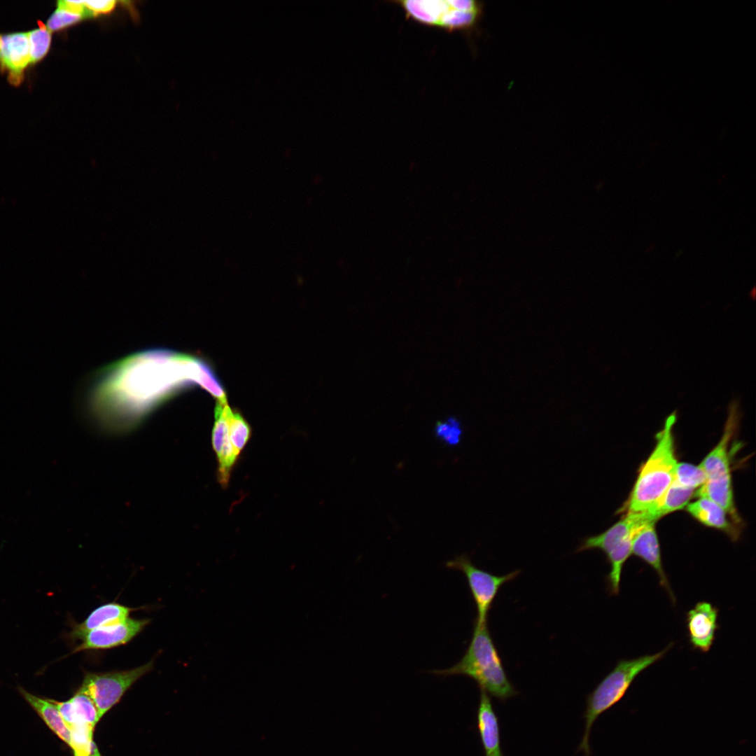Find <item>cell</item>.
Returning <instances> with one entry per match:
<instances>
[{"mask_svg": "<svg viewBox=\"0 0 756 756\" xmlns=\"http://www.w3.org/2000/svg\"><path fill=\"white\" fill-rule=\"evenodd\" d=\"M445 565L465 575L477 610L474 624L478 626L487 624L489 612L500 588L520 573L517 570L505 575L491 574L476 567L465 554L447 561Z\"/></svg>", "mask_w": 756, "mask_h": 756, "instance_id": "obj_8", "label": "cell"}, {"mask_svg": "<svg viewBox=\"0 0 756 756\" xmlns=\"http://www.w3.org/2000/svg\"><path fill=\"white\" fill-rule=\"evenodd\" d=\"M736 403H732L724 433L717 445L699 464L706 475V480L732 479L729 444L738 424Z\"/></svg>", "mask_w": 756, "mask_h": 756, "instance_id": "obj_12", "label": "cell"}, {"mask_svg": "<svg viewBox=\"0 0 756 756\" xmlns=\"http://www.w3.org/2000/svg\"><path fill=\"white\" fill-rule=\"evenodd\" d=\"M447 422L449 423V426L441 438L447 444L456 445L459 442L460 436L462 433L459 427V423L453 418H450Z\"/></svg>", "mask_w": 756, "mask_h": 756, "instance_id": "obj_26", "label": "cell"}, {"mask_svg": "<svg viewBox=\"0 0 756 756\" xmlns=\"http://www.w3.org/2000/svg\"><path fill=\"white\" fill-rule=\"evenodd\" d=\"M407 19L449 32L471 31L482 20L484 5L475 0L393 1Z\"/></svg>", "mask_w": 756, "mask_h": 756, "instance_id": "obj_5", "label": "cell"}, {"mask_svg": "<svg viewBox=\"0 0 756 756\" xmlns=\"http://www.w3.org/2000/svg\"><path fill=\"white\" fill-rule=\"evenodd\" d=\"M71 743L69 747L74 756H89L94 742L92 740L94 727L88 724H77L69 728Z\"/></svg>", "mask_w": 756, "mask_h": 756, "instance_id": "obj_22", "label": "cell"}, {"mask_svg": "<svg viewBox=\"0 0 756 756\" xmlns=\"http://www.w3.org/2000/svg\"><path fill=\"white\" fill-rule=\"evenodd\" d=\"M228 435L230 442L239 456L251 436V428L242 415L230 409L228 414Z\"/></svg>", "mask_w": 756, "mask_h": 756, "instance_id": "obj_20", "label": "cell"}, {"mask_svg": "<svg viewBox=\"0 0 756 756\" xmlns=\"http://www.w3.org/2000/svg\"><path fill=\"white\" fill-rule=\"evenodd\" d=\"M695 493V489L684 487L673 480L657 507L646 513L651 521L656 522L671 512L686 507Z\"/></svg>", "mask_w": 756, "mask_h": 756, "instance_id": "obj_19", "label": "cell"}, {"mask_svg": "<svg viewBox=\"0 0 756 756\" xmlns=\"http://www.w3.org/2000/svg\"><path fill=\"white\" fill-rule=\"evenodd\" d=\"M671 647L653 654L643 655L631 659L620 660L615 668L599 682L587 696L584 731L578 747L585 756H589L590 732L597 718L616 705L626 694L636 677L649 666L661 659Z\"/></svg>", "mask_w": 756, "mask_h": 756, "instance_id": "obj_4", "label": "cell"}, {"mask_svg": "<svg viewBox=\"0 0 756 756\" xmlns=\"http://www.w3.org/2000/svg\"><path fill=\"white\" fill-rule=\"evenodd\" d=\"M31 64L27 33L0 34V67L14 84L21 82L24 69Z\"/></svg>", "mask_w": 756, "mask_h": 756, "instance_id": "obj_13", "label": "cell"}, {"mask_svg": "<svg viewBox=\"0 0 756 756\" xmlns=\"http://www.w3.org/2000/svg\"><path fill=\"white\" fill-rule=\"evenodd\" d=\"M153 661L134 668L106 673L85 672L78 691L92 700L101 718L140 678L153 668Z\"/></svg>", "mask_w": 756, "mask_h": 756, "instance_id": "obj_6", "label": "cell"}, {"mask_svg": "<svg viewBox=\"0 0 756 756\" xmlns=\"http://www.w3.org/2000/svg\"><path fill=\"white\" fill-rule=\"evenodd\" d=\"M20 692L25 701L37 713L48 728L69 746L71 732L52 699H42L20 688Z\"/></svg>", "mask_w": 756, "mask_h": 756, "instance_id": "obj_18", "label": "cell"}, {"mask_svg": "<svg viewBox=\"0 0 756 756\" xmlns=\"http://www.w3.org/2000/svg\"><path fill=\"white\" fill-rule=\"evenodd\" d=\"M654 522L644 523L633 533L631 554L639 557L657 573L660 584L668 592L672 601L676 599L664 570L661 549Z\"/></svg>", "mask_w": 756, "mask_h": 756, "instance_id": "obj_10", "label": "cell"}, {"mask_svg": "<svg viewBox=\"0 0 756 756\" xmlns=\"http://www.w3.org/2000/svg\"><path fill=\"white\" fill-rule=\"evenodd\" d=\"M643 513H626L605 531L583 538L575 552L600 550L606 556L611 566L625 564L631 555V540L634 530L640 525L650 522Z\"/></svg>", "mask_w": 756, "mask_h": 756, "instance_id": "obj_7", "label": "cell"}, {"mask_svg": "<svg viewBox=\"0 0 756 756\" xmlns=\"http://www.w3.org/2000/svg\"><path fill=\"white\" fill-rule=\"evenodd\" d=\"M718 609L708 601H699L686 614V624L692 648L702 652L710 650L719 628Z\"/></svg>", "mask_w": 756, "mask_h": 756, "instance_id": "obj_11", "label": "cell"}, {"mask_svg": "<svg viewBox=\"0 0 756 756\" xmlns=\"http://www.w3.org/2000/svg\"><path fill=\"white\" fill-rule=\"evenodd\" d=\"M706 475L699 465H696L686 462H678L674 481L680 485L696 489L701 487L706 481Z\"/></svg>", "mask_w": 756, "mask_h": 756, "instance_id": "obj_21", "label": "cell"}, {"mask_svg": "<svg viewBox=\"0 0 756 756\" xmlns=\"http://www.w3.org/2000/svg\"><path fill=\"white\" fill-rule=\"evenodd\" d=\"M676 420V412H673L657 433L654 447L641 466L629 498L619 510L620 512L652 511L673 483L678 463L673 432Z\"/></svg>", "mask_w": 756, "mask_h": 756, "instance_id": "obj_2", "label": "cell"}, {"mask_svg": "<svg viewBox=\"0 0 756 756\" xmlns=\"http://www.w3.org/2000/svg\"><path fill=\"white\" fill-rule=\"evenodd\" d=\"M84 18L75 12L68 9L57 7L47 21L46 27L50 31H58L71 26Z\"/></svg>", "mask_w": 756, "mask_h": 756, "instance_id": "obj_24", "label": "cell"}, {"mask_svg": "<svg viewBox=\"0 0 756 756\" xmlns=\"http://www.w3.org/2000/svg\"><path fill=\"white\" fill-rule=\"evenodd\" d=\"M195 385L218 402H227L223 386L205 360L167 349H150L97 370L88 386L86 404L103 427L124 431Z\"/></svg>", "mask_w": 756, "mask_h": 756, "instance_id": "obj_1", "label": "cell"}, {"mask_svg": "<svg viewBox=\"0 0 756 756\" xmlns=\"http://www.w3.org/2000/svg\"><path fill=\"white\" fill-rule=\"evenodd\" d=\"M89 756H102L100 755L99 752L98 751V749H97V746H96L95 743L93 745V746L92 748V750L90 751V754Z\"/></svg>", "mask_w": 756, "mask_h": 756, "instance_id": "obj_27", "label": "cell"}, {"mask_svg": "<svg viewBox=\"0 0 756 756\" xmlns=\"http://www.w3.org/2000/svg\"><path fill=\"white\" fill-rule=\"evenodd\" d=\"M150 622L147 619L128 617L120 622L99 627L85 634L82 642L72 652L87 650H106L125 645L135 637Z\"/></svg>", "mask_w": 756, "mask_h": 756, "instance_id": "obj_9", "label": "cell"}, {"mask_svg": "<svg viewBox=\"0 0 756 756\" xmlns=\"http://www.w3.org/2000/svg\"><path fill=\"white\" fill-rule=\"evenodd\" d=\"M686 510L704 526L725 533L733 540L739 538L738 525H735L728 513L720 505L711 500L699 497L696 500L688 503Z\"/></svg>", "mask_w": 756, "mask_h": 756, "instance_id": "obj_14", "label": "cell"}, {"mask_svg": "<svg viewBox=\"0 0 756 756\" xmlns=\"http://www.w3.org/2000/svg\"><path fill=\"white\" fill-rule=\"evenodd\" d=\"M83 4L89 16L94 17L99 14L111 12L115 8L116 1L113 0H90L83 1Z\"/></svg>", "mask_w": 756, "mask_h": 756, "instance_id": "obj_25", "label": "cell"}, {"mask_svg": "<svg viewBox=\"0 0 756 756\" xmlns=\"http://www.w3.org/2000/svg\"><path fill=\"white\" fill-rule=\"evenodd\" d=\"M132 608L117 603H108L94 609L80 624L73 626L70 636L74 640L81 639L90 631L101 626L120 622L129 617Z\"/></svg>", "mask_w": 756, "mask_h": 756, "instance_id": "obj_17", "label": "cell"}, {"mask_svg": "<svg viewBox=\"0 0 756 756\" xmlns=\"http://www.w3.org/2000/svg\"><path fill=\"white\" fill-rule=\"evenodd\" d=\"M53 701L69 729L77 724L95 727L100 720L92 700L83 692L77 691L66 701Z\"/></svg>", "mask_w": 756, "mask_h": 756, "instance_id": "obj_16", "label": "cell"}, {"mask_svg": "<svg viewBox=\"0 0 756 756\" xmlns=\"http://www.w3.org/2000/svg\"><path fill=\"white\" fill-rule=\"evenodd\" d=\"M29 43L31 64L42 59L49 51L51 44V32L40 24L39 27L27 32Z\"/></svg>", "mask_w": 756, "mask_h": 756, "instance_id": "obj_23", "label": "cell"}, {"mask_svg": "<svg viewBox=\"0 0 756 756\" xmlns=\"http://www.w3.org/2000/svg\"><path fill=\"white\" fill-rule=\"evenodd\" d=\"M477 721L484 756H504L500 746L498 719L489 695L483 690H480Z\"/></svg>", "mask_w": 756, "mask_h": 756, "instance_id": "obj_15", "label": "cell"}, {"mask_svg": "<svg viewBox=\"0 0 756 756\" xmlns=\"http://www.w3.org/2000/svg\"><path fill=\"white\" fill-rule=\"evenodd\" d=\"M432 673L442 676H467L478 684L480 690L500 701L517 694L507 676L487 624L481 626L474 624L470 645L458 663L449 668L435 670Z\"/></svg>", "mask_w": 756, "mask_h": 756, "instance_id": "obj_3", "label": "cell"}]
</instances>
